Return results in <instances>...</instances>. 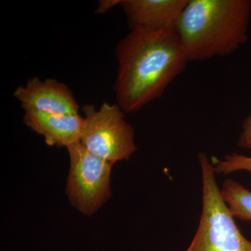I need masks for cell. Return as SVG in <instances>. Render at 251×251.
I'll use <instances>...</instances> for the list:
<instances>
[{"mask_svg":"<svg viewBox=\"0 0 251 251\" xmlns=\"http://www.w3.org/2000/svg\"><path fill=\"white\" fill-rule=\"evenodd\" d=\"M189 0H121L130 29L176 30Z\"/></svg>","mask_w":251,"mask_h":251,"instance_id":"7","label":"cell"},{"mask_svg":"<svg viewBox=\"0 0 251 251\" xmlns=\"http://www.w3.org/2000/svg\"><path fill=\"white\" fill-rule=\"evenodd\" d=\"M121 0H100L99 1V6L96 13L98 14H104L108 12L112 8L120 5Z\"/></svg>","mask_w":251,"mask_h":251,"instance_id":"12","label":"cell"},{"mask_svg":"<svg viewBox=\"0 0 251 251\" xmlns=\"http://www.w3.org/2000/svg\"><path fill=\"white\" fill-rule=\"evenodd\" d=\"M25 125L44 137L49 146L68 148L80 143L85 118L78 114L52 115L37 111L25 112Z\"/></svg>","mask_w":251,"mask_h":251,"instance_id":"8","label":"cell"},{"mask_svg":"<svg viewBox=\"0 0 251 251\" xmlns=\"http://www.w3.org/2000/svg\"><path fill=\"white\" fill-rule=\"evenodd\" d=\"M202 179V212L196 235L185 251H251V242L234 222L216 183L212 162L198 154Z\"/></svg>","mask_w":251,"mask_h":251,"instance_id":"3","label":"cell"},{"mask_svg":"<svg viewBox=\"0 0 251 251\" xmlns=\"http://www.w3.org/2000/svg\"><path fill=\"white\" fill-rule=\"evenodd\" d=\"M70 158L67 193L69 201L87 216L94 214L111 196V162L90 152L80 143L67 148Z\"/></svg>","mask_w":251,"mask_h":251,"instance_id":"5","label":"cell"},{"mask_svg":"<svg viewBox=\"0 0 251 251\" xmlns=\"http://www.w3.org/2000/svg\"><path fill=\"white\" fill-rule=\"evenodd\" d=\"M237 143L239 148L251 150V112L243 122Z\"/></svg>","mask_w":251,"mask_h":251,"instance_id":"11","label":"cell"},{"mask_svg":"<svg viewBox=\"0 0 251 251\" xmlns=\"http://www.w3.org/2000/svg\"><path fill=\"white\" fill-rule=\"evenodd\" d=\"M221 195L234 217L251 221V191L235 180H226Z\"/></svg>","mask_w":251,"mask_h":251,"instance_id":"9","label":"cell"},{"mask_svg":"<svg viewBox=\"0 0 251 251\" xmlns=\"http://www.w3.org/2000/svg\"><path fill=\"white\" fill-rule=\"evenodd\" d=\"M215 173L227 175L234 172L244 171L251 174V157L232 152L226 155L222 160L212 158Z\"/></svg>","mask_w":251,"mask_h":251,"instance_id":"10","label":"cell"},{"mask_svg":"<svg viewBox=\"0 0 251 251\" xmlns=\"http://www.w3.org/2000/svg\"><path fill=\"white\" fill-rule=\"evenodd\" d=\"M14 96L25 111H37L52 115L78 114L80 108L72 91L55 79L41 80L33 77L25 86H19Z\"/></svg>","mask_w":251,"mask_h":251,"instance_id":"6","label":"cell"},{"mask_svg":"<svg viewBox=\"0 0 251 251\" xmlns=\"http://www.w3.org/2000/svg\"><path fill=\"white\" fill-rule=\"evenodd\" d=\"M82 110L85 126L80 143L105 161L115 163L129 160L138 148L134 130L126 121L120 105L103 102L97 110L94 105L86 104Z\"/></svg>","mask_w":251,"mask_h":251,"instance_id":"4","label":"cell"},{"mask_svg":"<svg viewBox=\"0 0 251 251\" xmlns=\"http://www.w3.org/2000/svg\"><path fill=\"white\" fill-rule=\"evenodd\" d=\"M251 0H189L176 27L189 62L233 54L248 40Z\"/></svg>","mask_w":251,"mask_h":251,"instance_id":"2","label":"cell"},{"mask_svg":"<svg viewBox=\"0 0 251 251\" xmlns=\"http://www.w3.org/2000/svg\"><path fill=\"white\" fill-rule=\"evenodd\" d=\"M115 53L118 69L114 90L117 103L126 113L161 98L189 62L175 29H131L119 41Z\"/></svg>","mask_w":251,"mask_h":251,"instance_id":"1","label":"cell"}]
</instances>
